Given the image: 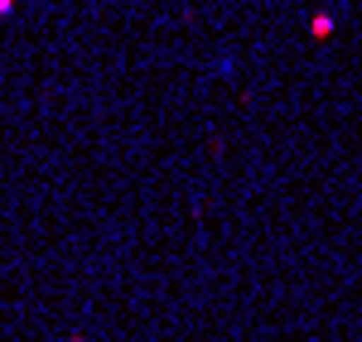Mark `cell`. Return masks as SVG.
<instances>
[{"mask_svg":"<svg viewBox=\"0 0 362 342\" xmlns=\"http://www.w3.org/2000/svg\"><path fill=\"white\" fill-rule=\"evenodd\" d=\"M68 342H87V333H83V328H73V333H68Z\"/></svg>","mask_w":362,"mask_h":342,"instance_id":"cell-2","label":"cell"},{"mask_svg":"<svg viewBox=\"0 0 362 342\" xmlns=\"http://www.w3.org/2000/svg\"><path fill=\"white\" fill-rule=\"evenodd\" d=\"M309 34L324 44V39L334 34V15H329V10H314V15H309Z\"/></svg>","mask_w":362,"mask_h":342,"instance_id":"cell-1","label":"cell"},{"mask_svg":"<svg viewBox=\"0 0 362 342\" xmlns=\"http://www.w3.org/2000/svg\"><path fill=\"white\" fill-rule=\"evenodd\" d=\"M10 10H15V0H0V15H10Z\"/></svg>","mask_w":362,"mask_h":342,"instance_id":"cell-3","label":"cell"}]
</instances>
